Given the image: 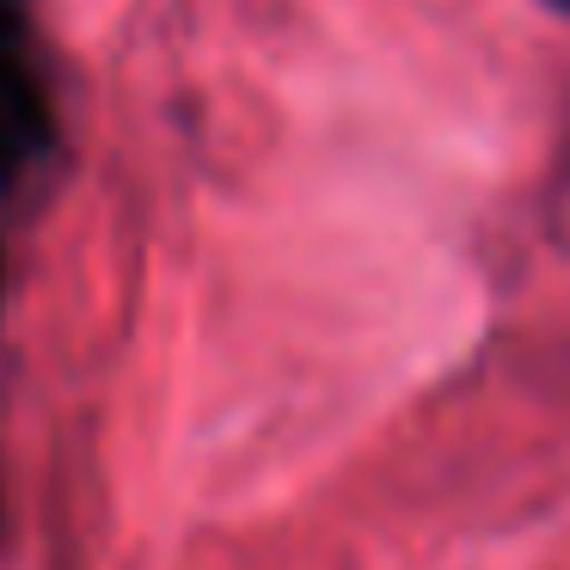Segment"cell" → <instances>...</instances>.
I'll return each mask as SVG.
<instances>
[{"instance_id":"6da1fadb","label":"cell","mask_w":570,"mask_h":570,"mask_svg":"<svg viewBox=\"0 0 570 570\" xmlns=\"http://www.w3.org/2000/svg\"><path fill=\"white\" fill-rule=\"evenodd\" d=\"M50 148H56V117L38 87L26 38L0 43V197H13L31 166L50 160Z\"/></svg>"},{"instance_id":"7a4b0ae2","label":"cell","mask_w":570,"mask_h":570,"mask_svg":"<svg viewBox=\"0 0 570 570\" xmlns=\"http://www.w3.org/2000/svg\"><path fill=\"white\" fill-rule=\"evenodd\" d=\"M26 38V0H0V43Z\"/></svg>"},{"instance_id":"3957f363","label":"cell","mask_w":570,"mask_h":570,"mask_svg":"<svg viewBox=\"0 0 570 570\" xmlns=\"http://www.w3.org/2000/svg\"><path fill=\"white\" fill-rule=\"evenodd\" d=\"M0 320H7V252H0Z\"/></svg>"},{"instance_id":"277c9868","label":"cell","mask_w":570,"mask_h":570,"mask_svg":"<svg viewBox=\"0 0 570 570\" xmlns=\"http://www.w3.org/2000/svg\"><path fill=\"white\" fill-rule=\"evenodd\" d=\"M546 7H552V13H570V0H546Z\"/></svg>"}]
</instances>
